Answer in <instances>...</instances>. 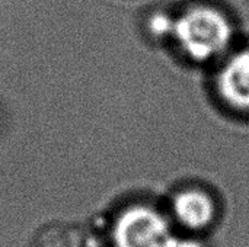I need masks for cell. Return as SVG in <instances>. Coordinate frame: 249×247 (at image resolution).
<instances>
[{
	"instance_id": "3957f363",
	"label": "cell",
	"mask_w": 249,
	"mask_h": 247,
	"mask_svg": "<svg viewBox=\"0 0 249 247\" xmlns=\"http://www.w3.org/2000/svg\"><path fill=\"white\" fill-rule=\"evenodd\" d=\"M217 217L214 198L200 188H185L171 201V220L188 231H204Z\"/></svg>"
},
{
	"instance_id": "5b68a950",
	"label": "cell",
	"mask_w": 249,
	"mask_h": 247,
	"mask_svg": "<svg viewBox=\"0 0 249 247\" xmlns=\"http://www.w3.org/2000/svg\"><path fill=\"white\" fill-rule=\"evenodd\" d=\"M32 247H99L95 234L71 224H53L39 231Z\"/></svg>"
},
{
	"instance_id": "8992f818",
	"label": "cell",
	"mask_w": 249,
	"mask_h": 247,
	"mask_svg": "<svg viewBox=\"0 0 249 247\" xmlns=\"http://www.w3.org/2000/svg\"><path fill=\"white\" fill-rule=\"evenodd\" d=\"M174 17H169L166 13H155L149 19V32L156 38H166L172 36L174 29Z\"/></svg>"
},
{
	"instance_id": "7a4b0ae2",
	"label": "cell",
	"mask_w": 249,
	"mask_h": 247,
	"mask_svg": "<svg viewBox=\"0 0 249 247\" xmlns=\"http://www.w3.org/2000/svg\"><path fill=\"white\" fill-rule=\"evenodd\" d=\"M112 247H196L181 242L175 234L172 220L147 205H133L124 210L111 230Z\"/></svg>"
},
{
	"instance_id": "277c9868",
	"label": "cell",
	"mask_w": 249,
	"mask_h": 247,
	"mask_svg": "<svg viewBox=\"0 0 249 247\" xmlns=\"http://www.w3.org/2000/svg\"><path fill=\"white\" fill-rule=\"evenodd\" d=\"M216 89L231 108L249 114V48L232 54L219 70Z\"/></svg>"
},
{
	"instance_id": "6da1fadb",
	"label": "cell",
	"mask_w": 249,
	"mask_h": 247,
	"mask_svg": "<svg viewBox=\"0 0 249 247\" xmlns=\"http://www.w3.org/2000/svg\"><path fill=\"white\" fill-rule=\"evenodd\" d=\"M172 38L185 57L209 63L228 51L233 41V26L222 10L197 4L175 17Z\"/></svg>"
}]
</instances>
